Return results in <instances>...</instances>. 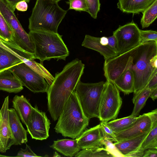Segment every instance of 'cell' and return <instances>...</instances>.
Segmentation results:
<instances>
[{
	"instance_id": "6da1fadb",
	"label": "cell",
	"mask_w": 157,
	"mask_h": 157,
	"mask_svg": "<svg viewBox=\"0 0 157 157\" xmlns=\"http://www.w3.org/2000/svg\"><path fill=\"white\" fill-rule=\"evenodd\" d=\"M85 65L77 58L67 64L56 74L47 92L48 108L53 120H57L66 101L83 73Z\"/></svg>"
},
{
	"instance_id": "7a4b0ae2",
	"label": "cell",
	"mask_w": 157,
	"mask_h": 157,
	"mask_svg": "<svg viewBox=\"0 0 157 157\" xmlns=\"http://www.w3.org/2000/svg\"><path fill=\"white\" fill-rule=\"evenodd\" d=\"M124 66L131 69L134 78V95L147 86L157 71V42L141 43L121 54Z\"/></svg>"
},
{
	"instance_id": "3957f363",
	"label": "cell",
	"mask_w": 157,
	"mask_h": 157,
	"mask_svg": "<svg viewBox=\"0 0 157 157\" xmlns=\"http://www.w3.org/2000/svg\"><path fill=\"white\" fill-rule=\"evenodd\" d=\"M54 128L64 137L77 138L88 125L90 119L85 114L74 90L66 102Z\"/></svg>"
},
{
	"instance_id": "277c9868",
	"label": "cell",
	"mask_w": 157,
	"mask_h": 157,
	"mask_svg": "<svg viewBox=\"0 0 157 157\" xmlns=\"http://www.w3.org/2000/svg\"><path fill=\"white\" fill-rule=\"evenodd\" d=\"M67 12L52 0H36L29 18V29L58 33V26Z\"/></svg>"
},
{
	"instance_id": "5b68a950",
	"label": "cell",
	"mask_w": 157,
	"mask_h": 157,
	"mask_svg": "<svg viewBox=\"0 0 157 157\" xmlns=\"http://www.w3.org/2000/svg\"><path fill=\"white\" fill-rule=\"evenodd\" d=\"M28 34L34 46L35 56L41 64L44 61L52 59L65 60L69 55L62 35L58 33L37 30L30 31Z\"/></svg>"
},
{
	"instance_id": "8992f818",
	"label": "cell",
	"mask_w": 157,
	"mask_h": 157,
	"mask_svg": "<svg viewBox=\"0 0 157 157\" xmlns=\"http://www.w3.org/2000/svg\"><path fill=\"white\" fill-rule=\"evenodd\" d=\"M106 82L77 83L75 90L86 115L90 119L99 117V107Z\"/></svg>"
},
{
	"instance_id": "52a82bcc",
	"label": "cell",
	"mask_w": 157,
	"mask_h": 157,
	"mask_svg": "<svg viewBox=\"0 0 157 157\" xmlns=\"http://www.w3.org/2000/svg\"><path fill=\"white\" fill-rule=\"evenodd\" d=\"M122 103L119 90L113 82L106 80L99 105V120L107 122L116 119Z\"/></svg>"
},
{
	"instance_id": "ba28073f",
	"label": "cell",
	"mask_w": 157,
	"mask_h": 157,
	"mask_svg": "<svg viewBox=\"0 0 157 157\" xmlns=\"http://www.w3.org/2000/svg\"><path fill=\"white\" fill-rule=\"evenodd\" d=\"M0 12L12 30L16 46L22 51L35 55L34 46L29 34L23 29L14 12L4 0H0Z\"/></svg>"
},
{
	"instance_id": "9c48e42d",
	"label": "cell",
	"mask_w": 157,
	"mask_h": 157,
	"mask_svg": "<svg viewBox=\"0 0 157 157\" xmlns=\"http://www.w3.org/2000/svg\"><path fill=\"white\" fill-rule=\"evenodd\" d=\"M8 69L17 78L23 86L33 93L47 92L49 85L45 79L24 62Z\"/></svg>"
},
{
	"instance_id": "30bf717a",
	"label": "cell",
	"mask_w": 157,
	"mask_h": 157,
	"mask_svg": "<svg viewBox=\"0 0 157 157\" xmlns=\"http://www.w3.org/2000/svg\"><path fill=\"white\" fill-rule=\"evenodd\" d=\"M140 29L132 21L113 32L116 38L118 55L123 54L140 44Z\"/></svg>"
},
{
	"instance_id": "8fae6325",
	"label": "cell",
	"mask_w": 157,
	"mask_h": 157,
	"mask_svg": "<svg viewBox=\"0 0 157 157\" xmlns=\"http://www.w3.org/2000/svg\"><path fill=\"white\" fill-rule=\"evenodd\" d=\"M50 124L46 113L39 110L36 105L33 107L26 126L32 139L40 140L47 139Z\"/></svg>"
},
{
	"instance_id": "7c38bea8",
	"label": "cell",
	"mask_w": 157,
	"mask_h": 157,
	"mask_svg": "<svg viewBox=\"0 0 157 157\" xmlns=\"http://www.w3.org/2000/svg\"><path fill=\"white\" fill-rule=\"evenodd\" d=\"M9 96L4 99L0 109V149L5 153L14 145V140L9 118Z\"/></svg>"
},
{
	"instance_id": "4fadbf2b",
	"label": "cell",
	"mask_w": 157,
	"mask_h": 157,
	"mask_svg": "<svg viewBox=\"0 0 157 157\" xmlns=\"http://www.w3.org/2000/svg\"><path fill=\"white\" fill-rule=\"evenodd\" d=\"M152 126L151 119L147 113L138 117L135 123L128 128L114 132L116 142L121 141L137 136L149 131Z\"/></svg>"
},
{
	"instance_id": "5bb4252c",
	"label": "cell",
	"mask_w": 157,
	"mask_h": 157,
	"mask_svg": "<svg viewBox=\"0 0 157 157\" xmlns=\"http://www.w3.org/2000/svg\"><path fill=\"white\" fill-rule=\"evenodd\" d=\"M104 139L100 124L85 130L77 138L78 144L81 150L103 146L101 142Z\"/></svg>"
},
{
	"instance_id": "9a60e30c",
	"label": "cell",
	"mask_w": 157,
	"mask_h": 157,
	"mask_svg": "<svg viewBox=\"0 0 157 157\" xmlns=\"http://www.w3.org/2000/svg\"><path fill=\"white\" fill-rule=\"evenodd\" d=\"M10 126L14 145H21L28 142L27 131L23 127L18 115L13 108L9 109Z\"/></svg>"
},
{
	"instance_id": "2e32d148",
	"label": "cell",
	"mask_w": 157,
	"mask_h": 157,
	"mask_svg": "<svg viewBox=\"0 0 157 157\" xmlns=\"http://www.w3.org/2000/svg\"><path fill=\"white\" fill-rule=\"evenodd\" d=\"M82 46L97 51L104 57L105 60L118 55L109 45H104L101 43L100 37L86 35Z\"/></svg>"
},
{
	"instance_id": "e0dca14e",
	"label": "cell",
	"mask_w": 157,
	"mask_h": 157,
	"mask_svg": "<svg viewBox=\"0 0 157 157\" xmlns=\"http://www.w3.org/2000/svg\"><path fill=\"white\" fill-rule=\"evenodd\" d=\"M23 89L20 81L8 69L0 72V90L16 93Z\"/></svg>"
},
{
	"instance_id": "ac0fdd59",
	"label": "cell",
	"mask_w": 157,
	"mask_h": 157,
	"mask_svg": "<svg viewBox=\"0 0 157 157\" xmlns=\"http://www.w3.org/2000/svg\"><path fill=\"white\" fill-rule=\"evenodd\" d=\"M155 0H119L117 7L127 13L139 14L142 13Z\"/></svg>"
},
{
	"instance_id": "d6986e66",
	"label": "cell",
	"mask_w": 157,
	"mask_h": 157,
	"mask_svg": "<svg viewBox=\"0 0 157 157\" xmlns=\"http://www.w3.org/2000/svg\"><path fill=\"white\" fill-rule=\"evenodd\" d=\"M50 147L64 156L69 157L75 156L81 150L76 139H58L54 141Z\"/></svg>"
},
{
	"instance_id": "ffe728a7",
	"label": "cell",
	"mask_w": 157,
	"mask_h": 157,
	"mask_svg": "<svg viewBox=\"0 0 157 157\" xmlns=\"http://www.w3.org/2000/svg\"><path fill=\"white\" fill-rule=\"evenodd\" d=\"M150 131L137 136L121 141L116 142L114 144L118 151L124 156L138 149L147 136Z\"/></svg>"
},
{
	"instance_id": "44dd1931",
	"label": "cell",
	"mask_w": 157,
	"mask_h": 157,
	"mask_svg": "<svg viewBox=\"0 0 157 157\" xmlns=\"http://www.w3.org/2000/svg\"><path fill=\"white\" fill-rule=\"evenodd\" d=\"M12 106L22 122L27 125L33 107L23 95H16L12 101Z\"/></svg>"
},
{
	"instance_id": "7402d4cb",
	"label": "cell",
	"mask_w": 157,
	"mask_h": 157,
	"mask_svg": "<svg viewBox=\"0 0 157 157\" xmlns=\"http://www.w3.org/2000/svg\"><path fill=\"white\" fill-rule=\"evenodd\" d=\"M124 95L134 92V78L131 69L125 66L119 76L113 82Z\"/></svg>"
},
{
	"instance_id": "603a6c76",
	"label": "cell",
	"mask_w": 157,
	"mask_h": 157,
	"mask_svg": "<svg viewBox=\"0 0 157 157\" xmlns=\"http://www.w3.org/2000/svg\"><path fill=\"white\" fill-rule=\"evenodd\" d=\"M22 62L19 58L0 45V72Z\"/></svg>"
},
{
	"instance_id": "cb8c5ba5",
	"label": "cell",
	"mask_w": 157,
	"mask_h": 157,
	"mask_svg": "<svg viewBox=\"0 0 157 157\" xmlns=\"http://www.w3.org/2000/svg\"><path fill=\"white\" fill-rule=\"evenodd\" d=\"M151 89L146 86L137 94L134 95L132 101L134 104V108L131 114V117H137L141 109L145 106L146 101L149 97Z\"/></svg>"
},
{
	"instance_id": "d4e9b609",
	"label": "cell",
	"mask_w": 157,
	"mask_h": 157,
	"mask_svg": "<svg viewBox=\"0 0 157 157\" xmlns=\"http://www.w3.org/2000/svg\"><path fill=\"white\" fill-rule=\"evenodd\" d=\"M137 117H131L129 116L105 123L114 132H117L130 127L135 123Z\"/></svg>"
},
{
	"instance_id": "484cf974",
	"label": "cell",
	"mask_w": 157,
	"mask_h": 157,
	"mask_svg": "<svg viewBox=\"0 0 157 157\" xmlns=\"http://www.w3.org/2000/svg\"><path fill=\"white\" fill-rule=\"evenodd\" d=\"M21 59L33 70L44 78L49 85L52 84L54 77L43 65L36 62L33 60H30L22 57Z\"/></svg>"
},
{
	"instance_id": "4316f807",
	"label": "cell",
	"mask_w": 157,
	"mask_h": 157,
	"mask_svg": "<svg viewBox=\"0 0 157 157\" xmlns=\"http://www.w3.org/2000/svg\"><path fill=\"white\" fill-rule=\"evenodd\" d=\"M0 39L3 43L19 50L14 44L12 31L10 26L0 12Z\"/></svg>"
},
{
	"instance_id": "83f0119b",
	"label": "cell",
	"mask_w": 157,
	"mask_h": 157,
	"mask_svg": "<svg viewBox=\"0 0 157 157\" xmlns=\"http://www.w3.org/2000/svg\"><path fill=\"white\" fill-rule=\"evenodd\" d=\"M140 20L142 29L148 27L157 17V0H155L142 13Z\"/></svg>"
},
{
	"instance_id": "f1b7e54d",
	"label": "cell",
	"mask_w": 157,
	"mask_h": 157,
	"mask_svg": "<svg viewBox=\"0 0 157 157\" xmlns=\"http://www.w3.org/2000/svg\"><path fill=\"white\" fill-rule=\"evenodd\" d=\"M75 157H113L103 146L81 150Z\"/></svg>"
},
{
	"instance_id": "f546056e",
	"label": "cell",
	"mask_w": 157,
	"mask_h": 157,
	"mask_svg": "<svg viewBox=\"0 0 157 157\" xmlns=\"http://www.w3.org/2000/svg\"><path fill=\"white\" fill-rule=\"evenodd\" d=\"M150 148L157 149V124L152 125L148 134L139 149L145 151Z\"/></svg>"
},
{
	"instance_id": "4dcf8cb0",
	"label": "cell",
	"mask_w": 157,
	"mask_h": 157,
	"mask_svg": "<svg viewBox=\"0 0 157 157\" xmlns=\"http://www.w3.org/2000/svg\"><path fill=\"white\" fill-rule=\"evenodd\" d=\"M88 13L93 18L96 19L100 8V0H85Z\"/></svg>"
},
{
	"instance_id": "1f68e13d",
	"label": "cell",
	"mask_w": 157,
	"mask_h": 157,
	"mask_svg": "<svg viewBox=\"0 0 157 157\" xmlns=\"http://www.w3.org/2000/svg\"><path fill=\"white\" fill-rule=\"evenodd\" d=\"M140 44L150 41L157 42V32L152 30H140Z\"/></svg>"
},
{
	"instance_id": "d6a6232c",
	"label": "cell",
	"mask_w": 157,
	"mask_h": 157,
	"mask_svg": "<svg viewBox=\"0 0 157 157\" xmlns=\"http://www.w3.org/2000/svg\"><path fill=\"white\" fill-rule=\"evenodd\" d=\"M101 145L110 153L113 157H124L117 149L113 141L109 139H103L101 142Z\"/></svg>"
},
{
	"instance_id": "836d02e7",
	"label": "cell",
	"mask_w": 157,
	"mask_h": 157,
	"mask_svg": "<svg viewBox=\"0 0 157 157\" xmlns=\"http://www.w3.org/2000/svg\"><path fill=\"white\" fill-rule=\"evenodd\" d=\"M68 10H74L79 11H85L88 13V8L85 0H68Z\"/></svg>"
},
{
	"instance_id": "e575fe53",
	"label": "cell",
	"mask_w": 157,
	"mask_h": 157,
	"mask_svg": "<svg viewBox=\"0 0 157 157\" xmlns=\"http://www.w3.org/2000/svg\"><path fill=\"white\" fill-rule=\"evenodd\" d=\"M100 124L104 138L109 139L113 142H116L114 132L106 125L105 122L101 121Z\"/></svg>"
},
{
	"instance_id": "d590c367",
	"label": "cell",
	"mask_w": 157,
	"mask_h": 157,
	"mask_svg": "<svg viewBox=\"0 0 157 157\" xmlns=\"http://www.w3.org/2000/svg\"><path fill=\"white\" fill-rule=\"evenodd\" d=\"M15 157H40L35 153L31 150L30 146L26 144L25 149L21 148Z\"/></svg>"
},
{
	"instance_id": "8d00e7d4",
	"label": "cell",
	"mask_w": 157,
	"mask_h": 157,
	"mask_svg": "<svg viewBox=\"0 0 157 157\" xmlns=\"http://www.w3.org/2000/svg\"><path fill=\"white\" fill-rule=\"evenodd\" d=\"M146 86L150 89L157 87V71L151 77Z\"/></svg>"
},
{
	"instance_id": "74e56055",
	"label": "cell",
	"mask_w": 157,
	"mask_h": 157,
	"mask_svg": "<svg viewBox=\"0 0 157 157\" xmlns=\"http://www.w3.org/2000/svg\"><path fill=\"white\" fill-rule=\"evenodd\" d=\"M108 45L117 53V41L115 36L113 35L108 37Z\"/></svg>"
},
{
	"instance_id": "f35d334b",
	"label": "cell",
	"mask_w": 157,
	"mask_h": 157,
	"mask_svg": "<svg viewBox=\"0 0 157 157\" xmlns=\"http://www.w3.org/2000/svg\"><path fill=\"white\" fill-rule=\"evenodd\" d=\"M6 3L10 6L11 10L13 11L16 9V4L21 1H24L28 3L30 0H4Z\"/></svg>"
},
{
	"instance_id": "ab89813d",
	"label": "cell",
	"mask_w": 157,
	"mask_h": 157,
	"mask_svg": "<svg viewBox=\"0 0 157 157\" xmlns=\"http://www.w3.org/2000/svg\"><path fill=\"white\" fill-rule=\"evenodd\" d=\"M157 149L150 148L145 150L143 157H157Z\"/></svg>"
},
{
	"instance_id": "60d3db41",
	"label": "cell",
	"mask_w": 157,
	"mask_h": 157,
	"mask_svg": "<svg viewBox=\"0 0 157 157\" xmlns=\"http://www.w3.org/2000/svg\"><path fill=\"white\" fill-rule=\"evenodd\" d=\"M149 116L152 122V125L157 124V109H156L151 112L147 113Z\"/></svg>"
},
{
	"instance_id": "b9f144b4",
	"label": "cell",
	"mask_w": 157,
	"mask_h": 157,
	"mask_svg": "<svg viewBox=\"0 0 157 157\" xmlns=\"http://www.w3.org/2000/svg\"><path fill=\"white\" fill-rule=\"evenodd\" d=\"M28 6L26 2L24 1H21L16 4V9L20 11H25L27 10Z\"/></svg>"
},
{
	"instance_id": "7bdbcfd3",
	"label": "cell",
	"mask_w": 157,
	"mask_h": 157,
	"mask_svg": "<svg viewBox=\"0 0 157 157\" xmlns=\"http://www.w3.org/2000/svg\"><path fill=\"white\" fill-rule=\"evenodd\" d=\"M144 151L138 149L127 155L125 157H142Z\"/></svg>"
},
{
	"instance_id": "ee69618b",
	"label": "cell",
	"mask_w": 157,
	"mask_h": 157,
	"mask_svg": "<svg viewBox=\"0 0 157 157\" xmlns=\"http://www.w3.org/2000/svg\"><path fill=\"white\" fill-rule=\"evenodd\" d=\"M149 97L154 101L157 98V87L151 89Z\"/></svg>"
},
{
	"instance_id": "f6af8a7d",
	"label": "cell",
	"mask_w": 157,
	"mask_h": 157,
	"mask_svg": "<svg viewBox=\"0 0 157 157\" xmlns=\"http://www.w3.org/2000/svg\"><path fill=\"white\" fill-rule=\"evenodd\" d=\"M61 156L59 155L58 153L56 151L54 152L53 154V157H61Z\"/></svg>"
},
{
	"instance_id": "bcb514c9",
	"label": "cell",
	"mask_w": 157,
	"mask_h": 157,
	"mask_svg": "<svg viewBox=\"0 0 157 157\" xmlns=\"http://www.w3.org/2000/svg\"><path fill=\"white\" fill-rule=\"evenodd\" d=\"M52 0L58 2L59 1H61L62 0Z\"/></svg>"
}]
</instances>
